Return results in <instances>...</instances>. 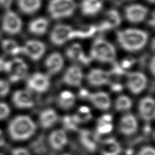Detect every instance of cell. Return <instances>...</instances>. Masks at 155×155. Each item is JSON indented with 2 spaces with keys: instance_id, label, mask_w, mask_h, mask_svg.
Segmentation results:
<instances>
[{
  "instance_id": "1",
  "label": "cell",
  "mask_w": 155,
  "mask_h": 155,
  "mask_svg": "<svg viewBox=\"0 0 155 155\" xmlns=\"http://www.w3.org/2000/svg\"><path fill=\"white\" fill-rule=\"evenodd\" d=\"M118 44L124 50L137 52L146 46L148 40V33L137 29H127L116 33Z\"/></svg>"
},
{
  "instance_id": "2",
  "label": "cell",
  "mask_w": 155,
  "mask_h": 155,
  "mask_svg": "<svg viewBox=\"0 0 155 155\" xmlns=\"http://www.w3.org/2000/svg\"><path fill=\"white\" fill-rule=\"evenodd\" d=\"M36 130L32 119L27 116H18L10 121L8 134L13 140L23 141L31 137Z\"/></svg>"
},
{
  "instance_id": "3",
  "label": "cell",
  "mask_w": 155,
  "mask_h": 155,
  "mask_svg": "<svg viewBox=\"0 0 155 155\" xmlns=\"http://www.w3.org/2000/svg\"><path fill=\"white\" fill-rule=\"evenodd\" d=\"M90 57L102 63H112L116 58L114 46L103 38L97 39L93 44Z\"/></svg>"
},
{
  "instance_id": "4",
  "label": "cell",
  "mask_w": 155,
  "mask_h": 155,
  "mask_svg": "<svg viewBox=\"0 0 155 155\" xmlns=\"http://www.w3.org/2000/svg\"><path fill=\"white\" fill-rule=\"evenodd\" d=\"M76 8L74 0H51L49 2L48 10L52 18L60 19L72 15Z\"/></svg>"
},
{
  "instance_id": "5",
  "label": "cell",
  "mask_w": 155,
  "mask_h": 155,
  "mask_svg": "<svg viewBox=\"0 0 155 155\" xmlns=\"http://www.w3.org/2000/svg\"><path fill=\"white\" fill-rule=\"evenodd\" d=\"M11 82H17L25 78L28 71V67L23 60L15 58L5 63V70Z\"/></svg>"
},
{
  "instance_id": "6",
  "label": "cell",
  "mask_w": 155,
  "mask_h": 155,
  "mask_svg": "<svg viewBox=\"0 0 155 155\" xmlns=\"http://www.w3.org/2000/svg\"><path fill=\"white\" fill-rule=\"evenodd\" d=\"M74 29L66 25H57L50 35L51 42L56 46H61L66 41L73 39Z\"/></svg>"
},
{
  "instance_id": "7",
  "label": "cell",
  "mask_w": 155,
  "mask_h": 155,
  "mask_svg": "<svg viewBox=\"0 0 155 155\" xmlns=\"http://www.w3.org/2000/svg\"><path fill=\"white\" fill-rule=\"evenodd\" d=\"M22 21L20 17L12 11L8 10L3 17L2 29L4 31L10 35L18 34L21 31Z\"/></svg>"
},
{
  "instance_id": "8",
  "label": "cell",
  "mask_w": 155,
  "mask_h": 155,
  "mask_svg": "<svg viewBox=\"0 0 155 155\" xmlns=\"http://www.w3.org/2000/svg\"><path fill=\"white\" fill-rule=\"evenodd\" d=\"M46 51V46L43 42L38 40H29L21 47V52L26 54L34 61L40 60Z\"/></svg>"
},
{
  "instance_id": "9",
  "label": "cell",
  "mask_w": 155,
  "mask_h": 155,
  "mask_svg": "<svg viewBox=\"0 0 155 155\" xmlns=\"http://www.w3.org/2000/svg\"><path fill=\"white\" fill-rule=\"evenodd\" d=\"M147 78L142 72L135 71L129 73L127 76V87L135 95L142 93L147 86Z\"/></svg>"
},
{
  "instance_id": "10",
  "label": "cell",
  "mask_w": 155,
  "mask_h": 155,
  "mask_svg": "<svg viewBox=\"0 0 155 155\" xmlns=\"http://www.w3.org/2000/svg\"><path fill=\"white\" fill-rule=\"evenodd\" d=\"M50 79L48 76L41 73H35L27 80V87L30 90L39 93L46 92L50 87Z\"/></svg>"
},
{
  "instance_id": "11",
  "label": "cell",
  "mask_w": 155,
  "mask_h": 155,
  "mask_svg": "<svg viewBox=\"0 0 155 155\" xmlns=\"http://www.w3.org/2000/svg\"><path fill=\"white\" fill-rule=\"evenodd\" d=\"M148 12V8L140 4L130 5L124 10V15L127 20L132 23H138L143 21Z\"/></svg>"
},
{
  "instance_id": "12",
  "label": "cell",
  "mask_w": 155,
  "mask_h": 155,
  "mask_svg": "<svg viewBox=\"0 0 155 155\" xmlns=\"http://www.w3.org/2000/svg\"><path fill=\"white\" fill-rule=\"evenodd\" d=\"M121 17L118 11L110 10L105 13L103 20L98 26H97V31H109L120 24Z\"/></svg>"
},
{
  "instance_id": "13",
  "label": "cell",
  "mask_w": 155,
  "mask_h": 155,
  "mask_svg": "<svg viewBox=\"0 0 155 155\" xmlns=\"http://www.w3.org/2000/svg\"><path fill=\"white\" fill-rule=\"evenodd\" d=\"M12 102L16 107L20 109L31 108L34 105L31 93L25 90L16 91L12 95Z\"/></svg>"
},
{
  "instance_id": "14",
  "label": "cell",
  "mask_w": 155,
  "mask_h": 155,
  "mask_svg": "<svg viewBox=\"0 0 155 155\" xmlns=\"http://www.w3.org/2000/svg\"><path fill=\"white\" fill-rule=\"evenodd\" d=\"M83 74L81 68L78 66L72 65L68 68L63 77V81L71 87H79L81 85Z\"/></svg>"
},
{
  "instance_id": "15",
  "label": "cell",
  "mask_w": 155,
  "mask_h": 155,
  "mask_svg": "<svg viewBox=\"0 0 155 155\" xmlns=\"http://www.w3.org/2000/svg\"><path fill=\"white\" fill-rule=\"evenodd\" d=\"M139 112L142 118L146 122L154 120L155 115L154 99L151 97H146L141 99L139 104Z\"/></svg>"
},
{
  "instance_id": "16",
  "label": "cell",
  "mask_w": 155,
  "mask_h": 155,
  "mask_svg": "<svg viewBox=\"0 0 155 155\" xmlns=\"http://www.w3.org/2000/svg\"><path fill=\"white\" fill-rule=\"evenodd\" d=\"M80 142L88 152L94 153L97 148L99 137L97 134H93L89 130L83 129L80 131Z\"/></svg>"
},
{
  "instance_id": "17",
  "label": "cell",
  "mask_w": 155,
  "mask_h": 155,
  "mask_svg": "<svg viewBox=\"0 0 155 155\" xmlns=\"http://www.w3.org/2000/svg\"><path fill=\"white\" fill-rule=\"evenodd\" d=\"M138 124L136 118L131 114H126L121 118L119 123V131L125 135H131L135 134Z\"/></svg>"
},
{
  "instance_id": "18",
  "label": "cell",
  "mask_w": 155,
  "mask_h": 155,
  "mask_svg": "<svg viewBox=\"0 0 155 155\" xmlns=\"http://www.w3.org/2000/svg\"><path fill=\"white\" fill-rule=\"evenodd\" d=\"M48 143L53 150H61L68 143V137L65 131L62 129L52 131L48 137Z\"/></svg>"
},
{
  "instance_id": "19",
  "label": "cell",
  "mask_w": 155,
  "mask_h": 155,
  "mask_svg": "<svg viewBox=\"0 0 155 155\" xmlns=\"http://www.w3.org/2000/svg\"><path fill=\"white\" fill-rule=\"evenodd\" d=\"M88 99L97 108L101 110H107L111 106V99L109 95L105 92L90 93Z\"/></svg>"
},
{
  "instance_id": "20",
  "label": "cell",
  "mask_w": 155,
  "mask_h": 155,
  "mask_svg": "<svg viewBox=\"0 0 155 155\" xmlns=\"http://www.w3.org/2000/svg\"><path fill=\"white\" fill-rule=\"evenodd\" d=\"M66 55L71 60L81 62L85 65L88 64L92 60L91 57L84 54L82 46L79 44H74L69 47L66 51Z\"/></svg>"
},
{
  "instance_id": "21",
  "label": "cell",
  "mask_w": 155,
  "mask_h": 155,
  "mask_svg": "<svg viewBox=\"0 0 155 155\" xmlns=\"http://www.w3.org/2000/svg\"><path fill=\"white\" fill-rule=\"evenodd\" d=\"M121 152V146L114 138L110 137L101 141L100 143L101 155H119Z\"/></svg>"
},
{
  "instance_id": "22",
  "label": "cell",
  "mask_w": 155,
  "mask_h": 155,
  "mask_svg": "<svg viewBox=\"0 0 155 155\" xmlns=\"http://www.w3.org/2000/svg\"><path fill=\"white\" fill-rule=\"evenodd\" d=\"M87 81L93 87H101L108 82V74L99 69H93L88 74Z\"/></svg>"
},
{
  "instance_id": "23",
  "label": "cell",
  "mask_w": 155,
  "mask_h": 155,
  "mask_svg": "<svg viewBox=\"0 0 155 155\" xmlns=\"http://www.w3.org/2000/svg\"><path fill=\"white\" fill-rule=\"evenodd\" d=\"M63 66V59L59 52L50 54L45 61V67L51 74H55L61 70Z\"/></svg>"
},
{
  "instance_id": "24",
  "label": "cell",
  "mask_w": 155,
  "mask_h": 155,
  "mask_svg": "<svg viewBox=\"0 0 155 155\" xmlns=\"http://www.w3.org/2000/svg\"><path fill=\"white\" fill-rule=\"evenodd\" d=\"M58 120L56 112L52 109H46L41 112L39 117V122L43 129H49L54 125Z\"/></svg>"
},
{
  "instance_id": "25",
  "label": "cell",
  "mask_w": 155,
  "mask_h": 155,
  "mask_svg": "<svg viewBox=\"0 0 155 155\" xmlns=\"http://www.w3.org/2000/svg\"><path fill=\"white\" fill-rule=\"evenodd\" d=\"M103 2L101 0H83L81 4V11L84 15L93 16L101 10Z\"/></svg>"
},
{
  "instance_id": "26",
  "label": "cell",
  "mask_w": 155,
  "mask_h": 155,
  "mask_svg": "<svg viewBox=\"0 0 155 155\" xmlns=\"http://www.w3.org/2000/svg\"><path fill=\"white\" fill-rule=\"evenodd\" d=\"M49 25V22L45 18L34 19L29 24V31L31 34L41 35L46 32Z\"/></svg>"
},
{
  "instance_id": "27",
  "label": "cell",
  "mask_w": 155,
  "mask_h": 155,
  "mask_svg": "<svg viewBox=\"0 0 155 155\" xmlns=\"http://www.w3.org/2000/svg\"><path fill=\"white\" fill-rule=\"evenodd\" d=\"M20 10L27 15L36 12L41 6V0H18Z\"/></svg>"
},
{
  "instance_id": "28",
  "label": "cell",
  "mask_w": 155,
  "mask_h": 155,
  "mask_svg": "<svg viewBox=\"0 0 155 155\" xmlns=\"http://www.w3.org/2000/svg\"><path fill=\"white\" fill-rule=\"evenodd\" d=\"M75 101V95L70 91H65L61 93L57 99V104L62 109L69 110L74 106Z\"/></svg>"
},
{
  "instance_id": "29",
  "label": "cell",
  "mask_w": 155,
  "mask_h": 155,
  "mask_svg": "<svg viewBox=\"0 0 155 155\" xmlns=\"http://www.w3.org/2000/svg\"><path fill=\"white\" fill-rule=\"evenodd\" d=\"M97 31V26L93 25L82 26L77 29H74V38H88L92 37Z\"/></svg>"
},
{
  "instance_id": "30",
  "label": "cell",
  "mask_w": 155,
  "mask_h": 155,
  "mask_svg": "<svg viewBox=\"0 0 155 155\" xmlns=\"http://www.w3.org/2000/svg\"><path fill=\"white\" fill-rule=\"evenodd\" d=\"M2 46L4 51L12 55H17L21 53V47L18 46L16 41L13 40H4L2 42Z\"/></svg>"
},
{
  "instance_id": "31",
  "label": "cell",
  "mask_w": 155,
  "mask_h": 155,
  "mask_svg": "<svg viewBox=\"0 0 155 155\" xmlns=\"http://www.w3.org/2000/svg\"><path fill=\"white\" fill-rule=\"evenodd\" d=\"M131 106V99L126 95L120 96L115 102V109L119 112H124L129 110Z\"/></svg>"
},
{
  "instance_id": "32",
  "label": "cell",
  "mask_w": 155,
  "mask_h": 155,
  "mask_svg": "<svg viewBox=\"0 0 155 155\" xmlns=\"http://www.w3.org/2000/svg\"><path fill=\"white\" fill-rule=\"evenodd\" d=\"M62 123L64 128L69 131H76L77 129L78 123L73 116H65L62 119Z\"/></svg>"
},
{
  "instance_id": "33",
  "label": "cell",
  "mask_w": 155,
  "mask_h": 155,
  "mask_svg": "<svg viewBox=\"0 0 155 155\" xmlns=\"http://www.w3.org/2000/svg\"><path fill=\"white\" fill-rule=\"evenodd\" d=\"M113 129L112 123H101L97 124V135H106L111 133Z\"/></svg>"
},
{
  "instance_id": "34",
  "label": "cell",
  "mask_w": 155,
  "mask_h": 155,
  "mask_svg": "<svg viewBox=\"0 0 155 155\" xmlns=\"http://www.w3.org/2000/svg\"><path fill=\"white\" fill-rule=\"evenodd\" d=\"M10 109L5 103L0 102V120L6 118L10 115Z\"/></svg>"
},
{
  "instance_id": "35",
  "label": "cell",
  "mask_w": 155,
  "mask_h": 155,
  "mask_svg": "<svg viewBox=\"0 0 155 155\" xmlns=\"http://www.w3.org/2000/svg\"><path fill=\"white\" fill-rule=\"evenodd\" d=\"M10 91V84L4 80H0V97L6 96Z\"/></svg>"
},
{
  "instance_id": "36",
  "label": "cell",
  "mask_w": 155,
  "mask_h": 155,
  "mask_svg": "<svg viewBox=\"0 0 155 155\" xmlns=\"http://www.w3.org/2000/svg\"><path fill=\"white\" fill-rule=\"evenodd\" d=\"M135 60L131 57H126L122 61L121 64L120 65V67L123 69V70H127V69L131 68L133 65L135 64Z\"/></svg>"
},
{
  "instance_id": "37",
  "label": "cell",
  "mask_w": 155,
  "mask_h": 155,
  "mask_svg": "<svg viewBox=\"0 0 155 155\" xmlns=\"http://www.w3.org/2000/svg\"><path fill=\"white\" fill-rule=\"evenodd\" d=\"M137 155H155V150L152 146H145L141 149Z\"/></svg>"
},
{
  "instance_id": "38",
  "label": "cell",
  "mask_w": 155,
  "mask_h": 155,
  "mask_svg": "<svg viewBox=\"0 0 155 155\" xmlns=\"http://www.w3.org/2000/svg\"><path fill=\"white\" fill-rule=\"evenodd\" d=\"M112 116L110 114H104L98 119L97 124L101 123H112Z\"/></svg>"
},
{
  "instance_id": "39",
  "label": "cell",
  "mask_w": 155,
  "mask_h": 155,
  "mask_svg": "<svg viewBox=\"0 0 155 155\" xmlns=\"http://www.w3.org/2000/svg\"><path fill=\"white\" fill-rule=\"evenodd\" d=\"M12 155H30L29 151L25 148H17L14 149L12 152Z\"/></svg>"
},
{
  "instance_id": "40",
  "label": "cell",
  "mask_w": 155,
  "mask_h": 155,
  "mask_svg": "<svg viewBox=\"0 0 155 155\" xmlns=\"http://www.w3.org/2000/svg\"><path fill=\"white\" fill-rule=\"evenodd\" d=\"M78 95H79L81 99H88V97H89L90 93L88 92L87 89H85V88H82V89L80 91Z\"/></svg>"
},
{
  "instance_id": "41",
  "label": "cell",
  "mask_w": 155,
  "mask_h": 155,
  "mask_svg": "<svg viewBox=\"0 0 155 155\" xmlns=\"http://www.w3.org/2000/svg\"><path fill=\"white\" fill-rule=\"evenodd\" d=\"M12 4V0H0V6L5 9H9Z\"/></svg>"
},
{
  "instance_id": "42",
  "label": "cell",
  "mask_w": 155,
  "mask_h": 155,
  "mask_svg": "<svg viewBox=\"0 0 155 155\" xmlns=\"http://www.w3.org/2000/svg\"><path fill=\"white\" fill-rule=\"evenodd\" d=\"M111 89L114 92H120L123 90V86L120 83H114V84H110Z\"/></svg>"
},
{
  "instance_id": "43",
  "label": "cell",
  "mask_w": 155,
  "mask_h": 155,
  "mask_svg": "<svg viewBox=\"0 0 155 155\" xmlns=\"http://www.w3.org/2000/svg\"><path fill=\"white\" fill-rule=\"evenodd\" d=\"M155 61H154V57H153L151 58V60L150 61V64H149V68H150V71L151 74L154 76L155 72Z\"/></svg>"
},
{
  "instance_id": "44",
  "label": "cell",
  "mask_w": 155,
  "mask_h": 155,
  "mask_svg": "<svg viewBox=\"0 0 155 155\" xmlns=\"http://www.w3.org/2000/svg\"><path fill=\"white\" fill-rule=\"evenodd\" d=\"M5 63H6V61H5L2 58H0V71H4Z\"/></svg>"
},
{
  "instance_id": "45",
  "label": "cell",
  "mask_w": 155,
  "mask_h": 155,
  "mask_svg": "<svg viewBox=\"0 0 155 155\" xmlns=\"http://www.w3.org/2000/svg\"><path fill=\"white\" fill-rule=\"evenodd\" d=\"M148 23L150 24V26L154 27V12H153V14H152V16L150 18V21H149Z\"/></svg>"
},
{
  "instance_id": "46",
  "label": "cell",
  "mask_w": 155,
  "mask_h": 155,
  "mask_svg": "<svg viewBox=\"0 0 155 155\" xmlns=\"http://www.w3.org/2000/svg\"><path fill=\"white\" fill-rule=\"evenodd\" d=\"M5 142L4 140V137H3L2 135H0V148L5 146Z\"/></svg>"
},
{
  "instance_id": "47",
  "label": "cell",
  "mask_w": 155,
  "mask_h": 155,
  "mask_svg": "<svg viewBox=\"0 0 155 155\" xmlns=\"http://www.w3.org/2000/svg\"><path fill=\"white\" fill-rule=\"evenodd\" d=\"M152 48H153V50L154 51V39H153V41H152Z\"/></svg>"
},
{
  "instance_id": "48",
  "label": "cell",
  "mask_w": 155,
  "mask_h": 155,
  "mask_svg": "<svg viewBox=\"0 0 155 155\" xmlns=\"http://www.w3.org/2000/svg\"><path fill=\"white\" fill-rule=\"evenodd\" d=\"M148 1L149 2L152 3V4H153V3L154 2V0H148Z\"/></svg>"
},
{
  "instance_id": "49",
  "label": "cell",
  "mask_w": 155,
  "mask_h": 155,
  "mask_svg": "<svg viewBox=\"0 0 155 155\" xmlns=\"http://www.w3.org/2000/svg\"><path fill=\"white\" fill-rule=\"evenodd\" d=\"M2 135V131L0 130V135Z\"/></svg>"
},
{
  "instance_id": "50",
  "label": "cell",
  "mask_w": 155,
  "mask_h": 155,
  "mask_svg": "<svg viewBox=\"0 0 155 155\" xmlns=\"http://www.w3.org/2000/svg\"><path fill=\"white\" fill-rule=\"evenodd\" d=\"M62 155H70V154H62Z\"/></svg>"
},
{
  "instance_id": "51",
  "label": "cell",
  "mask_w": 155,
  "mask_h": 155,
  "mask_svg": "<svg viewBox=\"0 0 155 155\" xmlns=\"http://www.w3.org/2000/svg\"><path fill=\"white\" fill-rule=\"evenodd\" d=\"M0 155H2V154H0Z\"/></svg>"
}]
</instances>
